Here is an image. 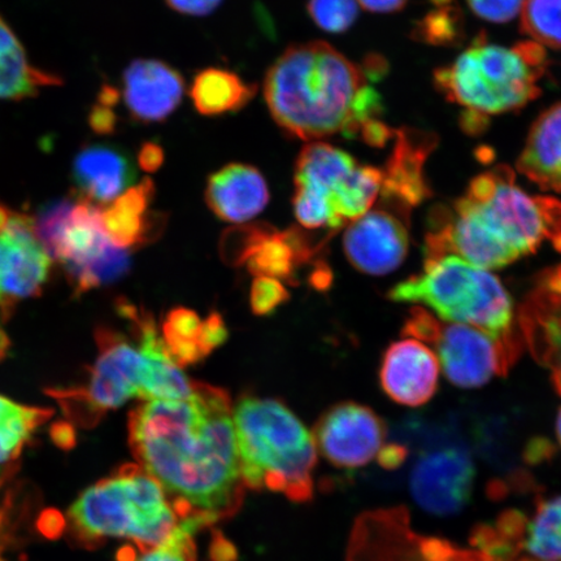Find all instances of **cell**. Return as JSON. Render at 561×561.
Listing matches in <instances>:
<instances>
[{"mask_svg": "<svg viewBox=\"0 0 561 561\" xmlns=\"http://www.w3.org/2000/svg\"><path fill=\"white\" fill-rule=\"evenodd\" d=\"M13 213L0 203V233L9 226Z\"/></svg>", "mask_w": 561, "mask_h": 561, "instance_id": "obj_44", "label": "cell"}, {"mask_svg": "<svg viewBox=\"0 0 561 561\" xmlns=\"http://www.w3.org/2000/svg\"><path fill=\"white\" fill-rule=\"evenodd\" d=\"M388 297L397 304L425 306L444 321L523 345L515 332L514 304L502 280L459 257L425 259L424 270L392 287Z\"/></svg>", "mask_w": 561, "mask_h": 561, "instance_id": "obj_8", "label": "cell"}, {"mask_svg": "<svg viewBox=\"0 0 561 561\" xmlns=\"http://www.w3.org/2000/svg\"><path fill=\"white\" fill-rule=\"evenodd\" d=\"M522 340L561 397V264L539 275L518 310Z\"/></svg>", "mask_w": 561, "mask_h": 561, "instance_id": "obj_14", "label": "cell"}, {"mask_svg": "<svg viewBox=\"0 0 561 561\" xmlns=\"http://www.w3.org/2000/svg\"><path fill=\"white\" fill-rule=\"evenodd\" d=\"M522 31L538 45L561 48V0H525Z\"/></svg>", "mask_w": 561, "mask_h": 561, "instance_id": "obj_30", "label": "cell"}, {"mask_svg": "<svg viewBox=\"0 0 561 561\" xmlns=\"http://www.w3.org/2000/svg\"><path fill=\"white\" fill-rule=\"evenodd\" d=\"M68 518L73 535L85 545L126 539L138 551L163 542L180 523L163 488L138 465L124 466L83 491Z\"/></svg>", "mask_w": 561, "mask_h": 561, "instance_id": "obj_7", "label": "cell"}, {"mask_svg": "<svg viewBox=\"0 0 561 561\" xmlns=\"http://www.w3.org/2000/svg\"><path fill=\"white\" fill-rule=\"evenodd\" d=\"M35 233L47 254L65 266L76 293L112 283L128 271L129 255L117 248L102 221V209L87 199H62L42 208Z\"/></svg>", "mask_w": 561, "mask_h": 561, "instance_id": "obj_9", "label": "cell"}, {"mask_svg": "<svg viewBox=\"0 0 561 561\" xmlns=\"http://www.w3.org/2000/svg\"><path fill=\"white\" fill-rule=\"evenodd\" d=\"M51 437L56 446L69 450L76 444L75 427L67 423H56L51 427Z\"/></svg>", "mask_w": 561, "mask_h": 561, "instance_id": "obj_40", "label": "cell"}, {"mask_svg": "<svg viewBox=\"0 0 561 561\" xmlns=\"http://www.w3.org/2000/svg\"><path fill=\"white\" fill-rule=\"evenodd\" d=\"M207 526L195 518L180 520L163 542L152 549L133 552L122 561H196L195 533Z\"/></svg>", "mask_w": 561, "mask_h": 561, "instance_id": "obj_31", "label": "cell"}, {"mask_svg": "<svg viewBox=\"0 0 561 561\" xmlns=\"http://www.w3.org/2000/svg\"><path fill=\"white\" fill-rule=\"evenodd\" d=\"M289 293L280 280L270 277H256L251 287L250 304L255 314H270L289 299Z\"/></svg>", "mask_w": 561, "mask_h": 561, "instance_id": "obj_33", "label": "cell"}, {"mask_svg": "<svg viewBox=\"0 0 561 561\" xmlns=\"http://www.w3.org/2000/svg\"><path fill=\"white\" fill-rule=\"evenodd\" d=\"M20 46L16 35L13 34L10 26L0 19V53L11 51L13 48H18Z\"/></svg>", "mask_w": 561, "mask_h": 561, "instance_id": "obj_42", "label": "cell"}, {"mask_svg": "<svg viewBox=\"0 0 561 561\" xmlns=\"http://www.w3.org/2000/svg\"><path fill=\"white\" fill-rule=\"evenodd\" d=\"M59 82L54 76L32 67L23 46L0 53V100H24L37 93L38 88Z\"/></svg>", "mask_w": 561, "mask_h": 561, "instance_id": "obj_29", "label": "cell"}, {"mask_svg": "<svg viewBox=\"0 0 561 561\" xmlns=\"http://www.w3.org/2000/svg\"><path fill=\"white\" fill-rule=\"evenodd\" d=\"M476 468L467 448L455 442L426 447L410 476L419 506L433 515L450 516L471 500Z\"/></svg>", "mask_w": 561, "mask_h": 561, "instance_id": "obj_11", "label": "cell"}, {"mask_svg": "<svg viewBox=\"0 0 561 561\" xmlns=\"http://www.w3.org/2000/svg\"><path fill=\"white\" fill-rule=\"evenodd\" d=\"M229 259L248 263L256 277L290 280L297 266L312 256V248L298 229L277 231L264 224L236 228L224 237Z\"/></svg>", "mask_w": 561, "mask_h": 561, "instance_id": "obj_15", "label": "cell"}, {"mask_svg": "<svg viewBox=\"0 0 561 561\" xmlns=\"http://www.w3.org/2000/svg\"><path fill=\"white\" fill-rule=\"evenodd\" d=\"M129 318L137 322L139 345L123 335L102 329L96 332L100 356L83 388L53 389L68 417L91 426L105 412L115 410L135 397L145 401H181L192 394L193 382L182 374L165 348L156 324L147 316Z\"/></svg>", "mask_w": 561, "mask_h": 561, "instance_id": "obj_3", "label": "cell"}, {"mask_svg": "<svg viewBox=\"0 0 561 561\" xmlns=\"http://www.w3.org/2000/svg\"><path fill=\"white\" fill-rule=\"evenodd\" d=\"M343 249L355 270L370 276L389 275L409 254V229L391 209L368 210L350 224L343 237Z\"/></svg>", "mask_w": 561, "mask_h": 561, "instance_id": "obj_16", "label": "cell"}, {"mask_svg": "<svg viewBox=\"0 0 561 561\" xmlns=\"http://www.w3.org/2000/svg\"><path fill=\"white\" fill-rule=\"evenodd\" d=\"M203 325L205 321L187 308H175L168 313L161 339L171 359L180 368L192 366L208 355L203 343Z\"/></svg>", "mask_w": 561, "mask_h": 561, "instance_id": "obj_27", "label": "cell"}, {"mask_svg": "<svg viewBox=\"0 0 561 561\" xmlns=\"http://www.w3.org/2000/svg\"><path fill=\"white\" fill-rule=\"evenodd\" d=\"M128 425L138 466L163 488L180 520L209 526L241 508L245 486L227 391L193 382L186 399L138 405Z\"/></svg>", "mask_w": 561, "mask_h": 561, "instance_id": "obj_1", "label": "cell"}, {"mask_svg": "<svg viewBox=\"0 0 561 561\" xmlns=\"http://www.w3.org/2000/svg\"><path fill=\"white\" fill-rule=\"evenodd\" d=\"M137 172L126 152L108 145H90L77 153L73 180L82 199L108 205L135 182Z\"/></svg>", "mask_w": 561, "mask_h": 561, "instance_id": "obj_21", "label": "cell"}, {"mask_svg": "<svg viewBox=\"0 0 561 561\" xmlns=\"http://www.w3.org/2000/svg\"><path fill=\"white\" fill-rule=\"evenodd\" d=\"M547 69L545 48L533 41L512 47L476 42L451 66L434 75L448 101L467 110L468 130L489 116L524 107L541 94Z\"/></svg>", "mask_w": 561, "mask_h": 561, "instance_id": "obj_5", "label": "cell"}, {"mask_svg": "<svg viewBox=\"0 0 561 561\" xmlns=\"http://www.w3.org/2000/svg\"><path fill=\"white\" fill-rule=\"evenodd\" d=\"M367 89L366 73L321 41L287 48L264 81L273 121L301 140L356 137L355 112Z\"/></svg>", "mask_w": 561, "mask_h": 561, "instance_id": "obj_2", "label": "cell"}, {"mask_svg": "<svg viewBox=\"0 0 561 561\" xmlns=\"http://www.w3.org/2000/svg\"><path fill=\"white\" fill-rule=\"evenodd\" d=\"M557 437L559 440V445L561 447V409L559 410L558 417H557Z\"/></svg>", "mask_w": 561, "mask_h": 561, "instance_id": "obj_46", "label": "cell"}, {"mask_svg": "<svg viewBox=\"0 0 561 561\" xmlns=\"http://www.w3.org/2000/svg\"><path fill=\"white\" fill-rule=\"evenodd\" d=\"M0 561H3V559H2V558H0Z\"/></svg>", "mask_w": 561, "mask_h": 561, "instance_id": "obj_48", "label": "cell"}, {"mask_svg": "<svg viewBox=\"0 0 561 561\" xmlns=\"http://www.w3.org/2000/svg\"><path fill=\"white\" fill-rule=\"evenodd\" d=\"M357 167V161L346 151L314 142L301 150L294 182L296 187H305L324 196L333 209L334 196L346 185Z\"/></svg>", "mask_w": 561, "mask_h": 561, "instance_id": "obj_24", "label": "cell"}, {"mask_svg": "<svg viewBox=\"0 0 561 561\" xmlns=\"http://www.w3.org/2000/svg\"><path fill=\"white\" fill-rule=\"evenodd\" d=\"M307 10L314 24L328 33L348 31L359 15L356 0H310Z\"/></svg>", "mask_w": 561, "mask_h": 561, "instance_id": "obj_32", "label": "cell"}, {"mask_svg": "<svg viewBox=\"0 0 561 561\" xmlns=\"http://www.w3.org/2000/svg\"><path fill=\"white\" fill-rule=\"evenodd\" d=\"M233 421L245 489L311 500L318 448L304 423L283 403L255 397L237 403Z\"/></svg>", "mask_w": 561, "mask_h": 561, "instance_id": "obj_4", "label": "cell"}, {"mask_svg": "<svg viewBox=\"0 0 561 561\" xmlns=\"http://www.w3.org/2000/svg\"><path fill=\"white\" fill-rule=\"evenodd\" d=\"M138 165L146 172H157L164 163V151L156 142H146L138 152Z\"/></svg>", "mask_w": 561, "mask_h": 561, "instance_id": "obj_39", "label": "cell"}, {"mask_svg": "<svg viewBox=\"0 0 561 561\" xmlns=\"http://www.w3.org/2000/svg\"><path fill=\"white\" fill-rule=\"evenodd\" d=\"M0 523H2V516H0Z\"/></svg>", "mask_w": 561, "mask_h": 561, "instance_id": "obj_47", "label": "cell"}, {"mask_svg": "<svg viewBox=\"0 0 561 561\" xmlns=\"http://www.w3.org/2000/svg\"><path fill=\"white\" fill-rule=\"evenodd\" d=\"M51 257L35 233L31 216L13 214L0 233V316L9 318L21 300L38 297Z\"/></svg>", "mask_w": 561, "mask_h": 561, "instance_id": "obj_13", "label": "cell"}, {"mask_svg": "<svg viewBox=\"0 0 561 561\" xmlns=\"http://www.w3.org/2000/svg\"><path fill=\"white\" fill-rule=\"evenodd\" d=\"M51 416V410L19 404L0 397V469L20 458L33 433Z\"/></svg>", "mask_w": 561, "mask_h": 561, "instance_id": "obj_26", "label": "cell"}, {"mask_svg": "<svg viewBox=\"0 0 561 561\" xmlns=\"http://www.w3.org/2000/svg\"><path fill=\"white\" fill-rule=\"evenodd\" d=\"M402 333L431 347L448 381L462 389L506 376L522 353V345L496 340L481 329L440 321L421 307L407 316Z\"/></svg>", "mask_w": 561, "mask_h": 561, "instance_id": "obj_10", "label": "cell"}, {"mask_svg": "<svg viewBox=\"0 0 561 561\" xmlns=\"http://www.w3.org/2000/svg\"><path fill=\"white\" fill-rule=\"evenodd\" d=\"M439 363L423 342L405 336L386 348L380 383L386 396L401 405L420 407L438 390Z\"/></svg>", "mask_w": 561, "mask_h": 561, "instance_id": "obj_17", "label": "cell"}, {"mask_svg": "<svg viewBox=\"0 0 561 561\" xmlns=\"http://www.w3.org/2000/svg\"><path fill=\"white\" fill-rule=\"evenodd\" d=\"M517 168L542 191L561 193V103L533 124Z\"/></svg>", "mask_w": 561, "mask_h": 561, "instance_id": "obj_22", "label": "cell"}, {"mask_svg": "<svg viewBox=\"0 0 561 561\" xmlns=\"http://www.w3.org/2000/svg\"><path fill=\"white\" fill-rule=\"evenodd\" d=\"M313 439L334 467L359 469L378 459L388 439V426L369 407L346 402L332 407L320 419Z\"/></svg>", "mask_w": 561, "mask_h": 561, "instance_id": "obj_12", "label": "cell"}, {"mask_svg": "<svg viewBox=\"0 0 561 561\" xmlns=\"http://www.w3.org/2000/svg\"><path fill=\"white\" fill-rule=\"evenodd\" d=\"M450 209L467 228L516 262L546 243L561 251V201L524 192L508 167L477 175Z\"/></svg>", "mask_w": 561, "mask_h": 561, "instance_id": "obj_6", "label": "cell"}, {"mask_svg": "<svg viewBox=\"0 0 561 561\" xmlns=\"http://www.w3.org/2000/svg\"><path fill=\"white\" fill-rule=\"evenodd\" d=\"M121 100V94H118L117 89L110 85H104L101 90L100 95H98V103L105 105V107H115V105Z\"/></svg>", "mask_w": 561, "mask_h": 561, "instance_id": "obj_43", "label": "cell"}, {"mask_svg": "<svg viewBox=\"0 0 561 561\" xmlns=\"http://www.w3.org/2000/svg\"><path fill=\"white\" fill-rule=\"evenodd\" d=\"M89 125L96 135H112L116 130L117 117L112 108L98 103L90 111Z\"/></svg>", "mask_w": 561, "mask_h": 561, "instance_id": "obj_36", "label": "cell"}, {"mask_svg": "<svg viewBox=\"0 0 561 561\" xmlns=\"http://www.w3.org/2000/svg\"><path fill=\"white\" fill-rule=\"evenodd\" d=\"M270 198L264 175L252 165L229 164L208 179L207 205L224 221L241 224L254 219Z\"/></svg>", "mask_w": 561, "mask_h": 561, "instance_id": "obj_20", "label": "cell"}, {"mask_svg": "<svg viewBox=\"0 0 561 561\" xmlns=\"http://www.w3.org/2000/svg\"><path fill=\"white\" fill-rule=\"evenodd\" d=\"M523 530V547L538 561H561V495L538 502Z\"/></svg>", "mask_w": 561, "mask_h": 561, "instance_id": "obj_28", "label": "cell"}, {"mask_svg": "<svg viewBox=\"0 0 561 561\" xmlns=\"http://www.w3.org/2000/svg\"><path fill=\"white\" fill-rule=\"evenodd\" d=\"M257 93L229 70L208 68L195 76L191 96L201 115L217 116L240 111Z\"/></svg>", "mask_w": 561, "mask_h": 561, "instance_id": "obj_25", "label": "cell"}, {"mask_svg": "<svg viewBox=\"0 0 561 561\" xmlns=\"http://www.w3.org/2000/svg\"><path fill=\"white\" fill-rule=\"evenodd\" d=\"M175 12L188 16H206L219 7L222 0H165Z\"/></svg>", "mask_w": 561, "mask_h": 561, "instance_id": "obj_37", "label": "cell"}, {"mask_svg": "<svg viewBox=\"0 0 561 561\" xmlns=\"http://www.w3.org/2000/svg\"><path fill=\"white\" fill-rule=\"evenodd\" d=\"M228 340V329L219 313H213L203 325V343L208 354Z\"/></svg>", "mask_w": 561, "mask_h": 561, "instance_id": "obj_35", "label": "cell"}, {"mask_svg": "<svg viewBox=\"0 0 561 561\" xmlns=\"http://www.w3.org/2000/svg\"><path fill=\"white\" fill-rule=\"evenodd\" d=\"M153 196L156 185L150 179H145L102 210L105 233L117 248L129 250L146 243L151 234L157 233L160 219L150 213Z\"/></svg>", "mask_w": 561, "mask_h": 561, "instance_id": "obj_23", "label": "cell"}, {"mask_svg": "<svg viewBox=\"0 0 561 561\" xmlns=\"http://www.w3.org/2000/svg\"><path fill=\"white\" fill-rule=\"evenodd\" d=\"M364 10L376 13H389L402 10L407 0H356Z\"/></svg>", "mask_w": 561, "mask_h": 561, "instance_id": "obj_41", "label": "cell"}, {"mask_svg": "<svg viewBox=\"0 0 561 561\" xmlns=\"http://www.w3.org/2000/svg\"><path fill=\"white\" fill-rule=\"evenodd\" d=\"M37 528L46 538L56 539L65 531L66 520L59 511L46 510L38 518Z\"/></svg>", "mask_w": 561, "mask_h": 561, "instance_id": "obj_38", "label": "cell"}, {"mask_svg": "<svg viewBox=\"0 0 561 561\" xmlns=\"http://www.w3.org/2000/svg\"><path fill=\"white\" fill-rule=\"evenodd\" d=\"M10 342L7 340V336L0 332V359L7 353V348H9Z\"/></svg>", "mask_w": 561, "mask_h": 561, "instance_id": "obj_45", "label": "cell"}, {"mask_svg": "<svg viewBox=\"0 0 561 561\" xmlns=\"http://www.w3.org/2000/svg\"><path fill=\"white\" fill-rule=\"evenodd\" d=\"M525 0H468L474 15L490 23H507L522 12Z\"/></svg>", "mask_w": 561, "mask_h": 561, "instance_id": "obj_34", "label": "cell"}, {"mask_svg": "<svg viewBox=\"0 0 561 561\" xmlns=\"http://www.w3.org/2000/svg\"><path fill=\"white\" fill-rule=\"evenodd\" d=\"M182 76L163 61L139 59L124 73V100L139 123L164 122L179 107L184 95Z\"/></svg>", "mask_w": 561, "mask_h": 561, "instance_id": "obj_18", "label": "cell"}, {"mask_svg": "<svg viewBox=\"0 0 561 561\" xmlns=\"http://www.w3.org/2000/svg\"><path fill=\"white\" fill-rule=\"evenodd\" d=\"M397 144L388 167L382 171L383 201L405 210L420 205L427 195L424 165L433 150L431 136L416 130L396 131Z\"/></svg>", "mask_w": 561, "mask_h": 561, "instance_id": "obj_19", "label": "cell"}]
</instances>
